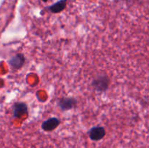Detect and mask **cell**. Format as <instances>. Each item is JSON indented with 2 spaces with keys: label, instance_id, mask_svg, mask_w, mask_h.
<instances>
[{
  "label": "cell",
  "instance_id": "obj_1",
  "mask_svg": "<svg viewBox=\"0 0 149 148\" xmlns=\"http://www.w3.org/2000/svg\"><path fill=\"white\" fill-rule=\"evenodd\" d=\"M110 80L108 75L101 74L98 75L93 79L92 86L95 90L98 92H104L109 89Z\"/></svg>",
  "mask_w": 149,
  "mask_h": 148
},
{
  "label": "cell",
  "instance_id": "obj_2",
  "mask_svg": "<svg viewBox=\"0 0 149 148\" xmlns=\"http://www.w3.org/2000/svg\"><path fill=\"white\" fill-rule=\"evenodd\" d=\"M77 104V100L74 97H62L58 101V106L63 111L73 109Z\"/></svg>",
  "mask_w": 149,
  "mask_h": 148
},
{
  "label": "cell",
  "instance_id": "obj_3",
  "mask_svg": "<svg viewBox=\"0 0 149 148\" xmlns=\"http://www.w3.org/2000/svg\"><path fill=\"white\" fill-rule=\"evenodd\" d=\"M106 136V130L103 126H95L89 131V136L93 141H100Z\"/></svg>",
  "mask_w": 149,
  "mask_h": 148
},
{
  "label": "cell",
  "instance_id": "obj_4",
  "mask_svg": "<svg viewBox=\"0 0 149 148\" xmlns=\"http://www.w3.org/2000/svg\"><path fill=\"white\" fill-rule=\"evenodd\" d=\"M13 115L15 118H20L23 117L25 115L29 113L28 111V107L26 103L21 102H17L14 103L13 106Z\"/></svg>",
  "mask_w": 149,
  "mask_h": 148
},
{
  "label": "cell",
  "instance_id": "obj_5",
  "mask_svg": "<svg viewBox=\"0 0 149 148\" xmlns=\"http://www.w3.org/2000/svg\"><path fill=\"white\" fill-rule=\"evenodd\" d=\"M60 123H61V121L58 118H50L42 123V129L45 131H52L59 126Z\"/></svg>",
  "mask_w": 149,
  "mask_h": 148
},
{
  "label": "cell",
  "instance_id": "obj_6",
  "mask_svg": "<svg viewBox=\"0 0 149 148\" xmlns=\"http://www.w3.org/2000/svg\"><path fill=\"white\" fill-rule=\"evenodd\" d=\"M25 57L23 54L19 53L13 56L11 59L9 60V63L11 65L12 68L15 69H20L25 63Z\"/></svg>",
  "mask_w": 149,
  "mask_h": 148
},
{
  "label": "cell",
  "instance_id": "obj_7",
  "mask_svg": "<svg viewBox=\"0 0 149 148\" xmlns=\"http://www.w3.org/2000/svg\"><path fill=\"white\" fill-rule=\"evenodd\" d=\"M67 0H60L48 7V10L52 13H59L63 11L66 7Z\"/></svg>",
  "mask_w": 149,
  "mask_h": 148
},
{
  "label": "cell",
  "instance_id": "obj_8",
  "mask_svg": "<svg viewBox=\"0 0 149 148\" xmlns=\"http://www.w3.org/2000/svg\"><path fill=\"white\" fill-rule=\"evenodd\" d=\"M42 1H44V2H47V1H48V0H42Z\"/></svg>",
  "mask_w": 149,
  "mask_h": 148
}]
</instances>
